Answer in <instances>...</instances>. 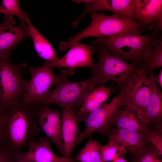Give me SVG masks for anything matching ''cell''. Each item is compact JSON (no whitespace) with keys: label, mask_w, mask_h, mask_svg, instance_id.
Here are the masks:
<instances>
[{"label":"cell","mask_w":162,"mask_h":162,"mask_svg":"<svg viewBox=\"0 0 162 162\" xmlns=\"http://www.w3.org/2000/svg\"><path fill=\"white\" fill-rule=\"evenodd\" d=\"M84 146L80 151L75 160L80 162H102L99 151V142L90 137Z\"/></svg>","instance_id":"22"},{"label":"cell","mask_w":162,"mask_h":162,"mask_svg":"<svg viewBox=\"0 0 162 162\" xmlns=\"http://www.w3.org/2000/svg\"><path fill=\"white\" fill-rule=\"evenodd\" d=\"M161 123L155 125V129L148 128L143 133L146 141L152 144L157 149L159 155L162 154V132Z\"/></svg>","instance_id":"27"},{"label":"cell","mask_w":162,"mask_h":162,"mask_svg":"<svg viewBox=\"0 0 162 162\" xmlns=\"http://www.w3.org/2000/svg\"><path fill=\"white\" fill-rule=\"evenodd\" d=\"M113 162H129L126 160L123 157H118L116 160Z\"/></svg>","instance_id":"33"},{"label":"cell","mask_w":162,"mask_h":162,"mask_svg":"<svg viewBox=\"0 0 162 162\" xmlns=\"http://www.w3.org/2000/svg\"><path fill=\"white\" fill-rule=\"evenodd\" d=\"M157 80L158 84L160 87L161 88H162V69L160 70L159 72L158 76L157 77Z\"/></svg>","instance_id":"31"},{"label":"cell","mask_w":162,"mask_h":162,"mask_svg":"<svg viewBox=\"0 0 162 162\" xmlns=\"http://www.w3.org/2000/svg\"><path fill=\"white\" fill-rule=\"evenodd\" d=\"M112 124L116 127L125 128L142 133L148 128L141 124L137 112L130 105L127 104L121 109L113 119Z\"/></svg>","instance_id":"21"},{"label":"cell","mask_w":162,"mask_h":162,"mask_svg":"<svg viewBox=\"0 0 162 162\" xmlns=\"http://www.w3.org/2000/svg\"><path fill=\"white\" fill-rule=\"evenodd\" d=\"M146 75L142 69L139 68L123 85L125 86L129 95L128 104L132 106L137 112L140 122L148 105L150 95Z\"/></svg>","instance_id":"9"},{"label":"cell","mask_w":162,"mask_h":162,"mask_svg":"<svg viewBox=\"0 0 162 162\" xmlns=\"http://www.w3.org/2000/svg\"><path fill=\"white\" fill-rule=\"evenodd\" d=\"M162 30V18L155 22V27L154 30L151 34L157 33L158 32Z\"/></svg>","instance_id":"30"},{"label":"cell","mask_w":162,"mask_h":162,"mask_svg":"<svg viewBox=\"0 0 162 162\" xmlns=\"http://www.w3.org/2000/svg\"><path fill=\"white\" fill-rule=\"evenodd\" d=\"M68 75H65L53 90L50 91L42 106L58 105L62 108L68 107L74 110L81 106L85 97L94 89L95 80L91 76L84 81L71 82L68 80Z\"/></svg>","instance_id":"7"},{"label":"cell","mask_w":162,"mask_h":162,"mask_svg":"<svg viewBox=\"0 0 162 162\" xmlns=\"http://www.w3.org/2000/svg\"><path fill=\"white\" fill-rule=\"evenodd\" d=\"M135 10L134 20L143 30L154 28L155 22L162 18V0H133Z\"/></svg>","instance_id":"16"},{"label":"cell","mask_w":162,"mask_h":162,"mask_svg":"<svg viewBox=\"0 0 162 162\" xmlns=\"http://www.w3.org/2000/svg\"><path fill=\"white\" fill-rule=\"evenodd\" d=\"M93 0H72L74 2H76L78 3H83L86 5L87 4L92 2Z\"/></svg>","instance_id":"32"},{"label":"cell","mask_w":162,"mask_h":162,"mask_svg":"<svg viewBox=\"0 0 162 162\" xmlns=\"http://www.w3.org/2000/svg\"><path fill=\"white\" fill-rule=\"evenodd\" d=\"M95 42L98 61L92 70L91 76L96 84L104 85L111 81L116 83L118 87L123 86L139 68L115 56Z\"/></svg>","instance_id":"6"},{"label":"cell","mask_w":162,"mask_h":162,"mask_svg":"<svg viewBox=\"0 0 162 162\" xmlns=\"http://www.w3.org/2000/svg\"><path fill=\"white\" fill-rule=\"evenodd\" d=\"M91 13V22L85 29L71 37L68 41L61 42L59 49L63 51L84 38L91 37H108L129 32H142L141 24L133 20L122 18L116 14L107 16L95 12Z\"/></svg>","instance_id":"3"},{"label":"cell","mask_w":162,"mask_h":162,"mask_svg":"<svg viewBox=\"0 0 162 162\" xmlns=\"http://www.w3.org/2000/svg\"><path fill=\"white\" fill-rule=\"evenodd\" d=\"M61 111L53 110L44 105L37 110L36 116L40 131H43L46 137L56 146L62 155L64 148L62 137Z\"/></svg>","instance_id":"11"},{"label":"cell","mask_w":162,"mask_h":162,"mask_svg":"<svg viewBox=\"0 0 162 162\" xmlns=\"http://www.w3.org/2000/svg\"><path fill=\"white\" fill-rule=\"evenodd\" d=\"M5 120V110L0 104V147L3 144L4 140Z\"/></svg>","instance_id":"29"},{"label":"cell","mask_w":162,"mask_h":162,"mask_svg":"<svg viewBox=\"0 0 162 162\" xmlns=\"http://www.w3.org/2000/svg\"><path fill=\"white\" fill-rule=\"evenodd\" d=\"M148 78L150 90L149 102L141 123L145 128L161 123L162 93L157 84V77L153 73Z\"/></svg>","instance_id":"17"},{"label":"cell","mask_w":162,"mask_h":162,"mask_svg":"<svg viewBox=\"0 0 162 162\" xmlns=\"http://www.w3.org/2000/svg\"><path fill=\"white\" fill-rule=\"evenodd\" d=\"M108 140L124 147L131 154L145 146L148 142L143 133L122 128L110 129L107 135Z\"/></svg>","instance_id":"18"},{"label":"cell","mask_w":162,"mask_h":162,"mask_svg":"<svg viewBox=\"0 0 162 162\" xmlns=\"http://www.w3.org/2000/svg\"><path fill=\"white\" fill-rule=\"evenodd\" d=\"M28 70L31 77L27 82L23 102L37 108L42 106L51 87L58 83L65 74H68L66 69L62 70L58 76L56 75L50 63L46 61L41 67L30 66Z\"/></svg>","instance_id":"8"},{"label":"cell","mask_w":162,"mask_h":162,"mask_svg":"<svg viewBox=\"0 0 162 162\" xmlns=\"http://www.w3.org/2000/svg\"><path fill=\"white\" fill-rule=\"evenodd\" d=\"M27 151L17 154V158L23 162H75V158H67L55 155L46 137H40L28 148Z\"/></svg>","instance_id":"14"},{"label":"cell","mask_w":162,"mask_h":162,"mask_svg":"<svg viewBox=\"0 0 162 162\" xmlns=\"http://www.w3.org/2000/svg\"><path fill=\"white\" fill-rule=\"evenodd\" d=\"M0 14L6 16H16L20 20L21 25H26V19L28 16L26 12L22 10L19 0H2L0 5Z\"/></svg>","instance_id":"24"},{"label":"cell","mask_w":162,"mask_h":162,"mask_svg":"<svg viewBox=\"0 0 162 162\" xmlns=\"http://www.w3.org/2000/svg\"><path fill=\"white\" fill-rule=\"evenodd\" d=\"M3 22L0 24V56L10 52L21 41L30 38L27 26H15L14 16H4Z\"/></svg>","instance_id":"13"},{"label":"cell","mask_w":162,"mask_h":162,"mask_svg":"<svg viewBox=\"0 0 162 162\" xmlns=\"http://www.w3.org/2000/svg\"><path fill=\"white\" fill-rule=\"evenodd\" d=\"M16 155L3 143L0 147V162H15Z\"/></svg>","instance_id":"28"},{"label":"cell","mask_w":162,"mask_h":162,"mask_svg":"<svg viewBox=\"0 0 162 162\" xmlns=\"http://www.w3.org/2000/svg\"><path fill=\"white\" fill-rule=\"evenodd\" d=\"M62 137L64 152L62 157L70 159L72 153L80 134L78 127L79 122L74 110L66 107L61 111Z\"/></svg>","instance_id":"15"},{"label":"cell","mask_w":162,"mask_h":162,"mask_svg":"<svg viewBox=\"0 0 162 162\" xmlns=\"http://www.w3.org/2000/svg\"><path fill=\"white\" fill-rule=\"evenodd\" d=\"M16 160L15 162H23L19 160L16 157Z\"/></svg>","instance_id":"35"},{"label":"cell","mask_w":162,"mask_h":162,"mask_svg":"<svg viewBox=\"0 0 162 162\" xmlns=\"http://www.w3.org/2000/svg\"><path fill=\"white\" fill-rule=\"evenodd\" d=\"M111 86H101L94 89L83 99L76 114L77 118L98 109L105 103L111 94Z\"/></svg>","instance_id":"20"},{"label":"cell","mask_w":162,"mask_h":162,"mask_svg":"<svg viewBox=\"0 0 162 162\" xmlns=\"http://www.w3.org/2000/svg\"><path fill=\"white\" fill-rule=\"evenodd\" d=\"M37 107L21 100L4 109L5 124L3 143L16 155L28 148L40 131L36 116Z\"/></svg>","instance_id":"1"},{"label":"cell","mask_w":162,"mask_h":162,"mask_svg":"<svg viewBox=\"0 0 162 162\" xmlns=\"http://www.w3.org/2000/svg\"><path fill=\"white\" fill-rule=\"evenodd\" d=\"M26 21L30 38L32 39L37 55L49 62L52 68L54 67L58 58L51 44L34 27L28 16L26 18Z\"/></svg>","instance_id":"19"},{"label":"cell","mask_w":162,"mask_h":162,"mask_svg":"<svg viewBox=\"0 0 162 162\" xmlns=\"http://www.w3.org/2000/svg\"><path fill=\"white\" fill-rule=\"evenodd\" d=\"M99 148L102 162H113L128 152L124 147L109 140L105 145L100 144Z\"/></svg>","instance_id":"23"},{"label":"cell","mask_w":162,"mask_h":162,"mask_svg":"<svg viewBox=\"0 0 162 162\" xmlns=\"http://www.w3.org/2000/svg\"><path fill=\"white\" fill-rule=\"evenodd\" d=\"M81 15L72 24L76 27L87 14L97 11H111L124 19L134 20L135 14L133 0H93L86 5Z\"/></svg>","instance_id":"12"},{"label":"cell","mask_w":162,"mask_h":162,"mask_svg":"<svg viewBox=\"0 0 162 162\" xmlns=\"http://www.w3.org/2000/svg\"><path fill=\"white\" fill-rule=\"evenodd\" d=\"M10 53L0 56V104L4 109L23 100L28 82L24 79L23 73L26 63L13 64L10 60Z\"/></svg>","instance_id":"4"},{"label":"cell","mask_w":162,"mask_h":162,"mask_svg":"<svg viewBox=\"0 0 162 162\" xmlns=\"http://www.w3.org/2000/svg\"><path fill=\"white\" fill-rule=\"evenodd\" d=\"M154 162H162V161L157 158L154 160Z\"/></svg>","instance_id":"34"},{"label":"cell","mask_w":162,"mask_h":162,"mask_svg":"<svg viewBox=\"0 0 162 162\" xmlns=\"http://www.w3.org/2000/svg\"><path fill=\"white\" fill-rule=\"evenodd\" d=\"M119 88V93L114 97L109 103H105L98 109L77 118L79 122H84L85 128L81 132L77 144L85 138L91 137L95 132L99 133L101 136L107 135L114 118L121 108L128 104V101L129 95L125 86Z\"/></svg>","instance_id":"5"},{"label":"cell","mask_w":162,"mask_h":162,"mask_svg":"<svg viewBox=\"0 0 162 162\" xmlns=\"http://www.w3.org/2000/svg\"><path fill=\"white\" fill-rule=\"evenodd\" d=\"M161 36L157 33L143 35L140 32H129L98 37L95 41L113 55L129 60L140 68L151 56Z\"/></svg>","instance_id":"2"},{"label":"cell","mask_w":162,"mask_h":162,"mask_svg":"<svg viewBox=\"0 0 162 162\" xmlns=\"http://www.w3.org/2000/svg\"><path fill=\"white\" fill-rule=\"evenodd\" d=\"M131 154L132 162H154L159 155L157 149L149 142Z\"/></svg>","instance_id":"26"},{"label":"cell","mask_w":162,"mask_h":162,"mask_svg":"<svg viewBox=\"0 0 162 162\" xmlns=\"http://www.w3.org/2000/svg\"><path fill=\"white\" fill-rule=\"evenodd\" d=\"M153 49L151 56L140 68L142 69L147 75L152 73L156 69L162 66V36Z\"/></svg>","instance_id":"25"},{"label":"cell","mask_w":162,"mask_h":162,"mask_svg":"<svg viewBox=\"0 0 162 162\" xmlns=\"http://www.w3.org/2000/svg\"><path fill=\"white\" fill-rule=\"evenodd\" d=\"M69 48L64 56L58 58L54 67L66 68L69 75L74 74L76 68L78 67H86L92 70L93 69L95 63L93 61L92 56L97 49L95 41L89 45L77 42Z\"/></svg>","instance_id":"10"}]
</instances>
